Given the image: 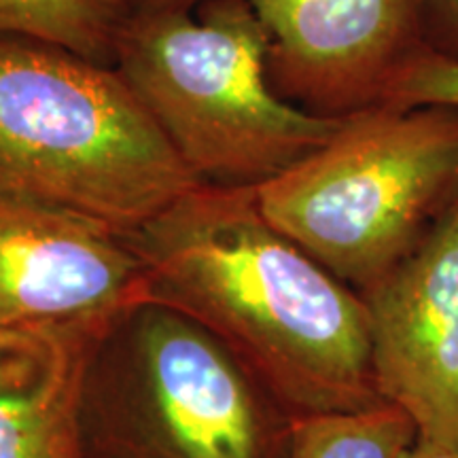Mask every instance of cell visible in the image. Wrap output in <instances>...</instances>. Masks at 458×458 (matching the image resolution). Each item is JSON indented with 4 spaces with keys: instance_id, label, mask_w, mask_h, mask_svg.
I'll list each match as a JSON object with an SVG mask.
<instances>
[{
    "instance_id": "cell-1",
    "label": "cell",
    "mask_w": 458,
    "mask_h": 458,
    "mask_svg": "<svg viewBox=\"0 0 458 458\" xmlns=\"http://www.w3.org/2000/svg\"><path fill=\"white\" fill-rule=\"evenodd\" d=\"M123 240L145 300L204 325L291 416L385 401L363 295L272 227L255 187L199 182Z\"/></svg>"
},
{
    "instance_id": "cell-2",
    "label": "cell",
    "mask_w": 458,
    "mask_h": 458,
    "mask_svg": "<svg viewBox=\"0 0 458 458\" xmlns=\"http://www.w3.org/2000/svg\"><path fill=\"white\" fill-rule=\"evenodd\" d=\"M199 182L113 66L0 37V196L128 236Z\"/></svg>"
},
{
    "instance_id": "cell-3",
    "label": "cell",
    "mask_w": 458,
    "mask_h": 458,
    "mask_svg": "<svg viewBox=\"0 0 458 458\" xmlns=\"http://www.w3.org/2000/svg\"><path fill=\"white\" fill-rule=\"evenodd\" d=\"M134 7L113 68L185 165L210 185L255 187L327 142L344 117L286 102L267 74V34L250 0Z\"/></svg>"
},
{
    "instance_id": "cell-4",
    "label": "cell",
    "mask_w": 458,
    "mask_h": 458,
    "mask_svg": "<svg viewBox=\"0 0 458 458\" xmlns=\"http://www.w3.org/2000/svg\"><path fill=\"white\" fill-rule=\"evenodd\" d=\"M261 215L365 293L458 202V108L369 106L255 185Z\"/></svg>"
},
{
    "instance_id": "cell-5",
    "label": "cell",
    "mask_w": 458,
    "mask_h": 458,
    "mask_svg": "<svg viewBox=\"0 0 458 458\" xmlns=\"http://www.w3.org/2000/svg\"><path fill=\"white\" fill-rule=\"evenodd\" d=\"M291 420L219 337L164 303L125 308L91 354L89 458H286Z\"/></svg>"
},
{
    "instance_id": "cell-6",
    "label": "cell",
    "mask_w": 458,
    "mask_h": 458,
    "mask_svg": "<svg viewBox=\"0 0 458 458\" xmlns=\"http://www.w3.org/2000/svg\"><path fill=\"white\" fill-rule=\"evenodd\" d=\"M267 74L286 102L323 117L380 105L422 49L425 0H250Z\"/></svg>"
},
{
    "instance_id": "cell-7",
    "label": "cell",
    "mask_w": 458,
    "mask_h": 458,
    "mask_svg": "<svg viewBox=\"0 0 458 458\" xmlns=\"http://www.w3.org/2000/svg\"><path fill=\"white\" fill-rule=\"evenodd\" d=\"M363 295L380 397L458 450V202Z\"/></svg>"
},
{
    "instance_id": "cell-8",
    "label": "cell",
    "mask_w": 458,
    "mask_h": 458,
    "mask_svg": "<svg viewBox=\"0 0 458 458\" xmlns=\"http://www.w3.org/2000/svg\"><path fill=\"white\" fill-rule=\"evenodd\" d=\"M145 291L139 257L113 229L0 196V329L111 320Z\"/></svg>"
},
{
    "instance_id": "cell-9",
    "label": "cell",
    "mask_w": 458,
    "mask_h": 458,
    "mask_svg": "<svg viewBox=\"0 0 458 458\" xmlns=\"http://www.w3.org/2000/svg\"><path fill=\"white\" fill-rule=\"evenodd\" d=\"M111 320L0 329V458H89L85 380Z\"/></svg>"
},
{
    "instance_id": "cell-10",
    "label": "cell",
    "mask_w": 458,
    "mask_h": 458,
    "mask_svg": "<svg viewBox=\"0 0 458 458\" xmlns=\"http://www.w3.org/2000/svg\"><path fill=\"white\" fill-rule=\"evenodd\" d=\"M131 0H0V37L55 45L113 66L114 43Z\"/></svg>"
},
{
    "instance_id": "cell-11",
    "label": "cell",
    "mask_w": 458,
    "mask_h": 458,
    "mask_svg": "<svg viewBox=\"0 0 458 458\" xmlns=\"http://www.w3.org/2000/svg\"><path fill=\"white\" fill-rule=\"evenodd\" d=\"M416 439L414 420L382 401L363 410L293 416L286 458H405Z\"/></svg>"
},
{
    "instance_id": "cell-12",
    "label": "cell",
    "mask_w": 458,
    "mask_h": 458,
    "mask_svg": "<svg viewBox=\"0 0 458 458\" xmlns=\"http://www.w3.org/2000/svg\"><path fill=\"white\" fill-rule=\"evenodd\" d=\"M380 105L391 108H458V60L437 49L422 47L394 74Z\"/></svg>"
},
{
    "instance_id": "cell-13",
    "label": "cell",
    "mask_w": 458,
    "mask_h": 458,
    "mask_svg": "<svg viewBox=\"0 0 458 458\" xmlns=\"http://www.w3.org/2000/svg\"><path fill=\"white\" fill-rule=\"evenodd\" d=\"M425 15L433 17L445 45L452 47L445 55L458 60V0H425Z\"/></svg>"
},
{
    "instance_id": "cell-14",
    "label": "cell",
    "mask_w": 458,
    "mask_h": 458,
    "mask_svg": "<svg viewBox=\"0 0 458 458\" xmlns=\"http://www.w3.org/2000/svg\"><path fill=\"white\" fill-rule=\"evenodd\" d=\"M405 458H458V450L448 448V445L431 442V439L418 437L416 444L411 445L410 454Z\"/></svg>"
},
{
    "instance_id": "cell-15",
    "label": "cell",
    "mask_w": 458,
    "mask_h": 458,
    "mask_svg": "<svg viewBox=\"0 0 458 458\" xmlns=\"http://www.w3.org/2000/svg\"><path fill=\"white\" fill-rule=\"evenodd\" d=\"M134 7H189L196 9L208 0H131Z\"/></svg>"
}]
</instances>
